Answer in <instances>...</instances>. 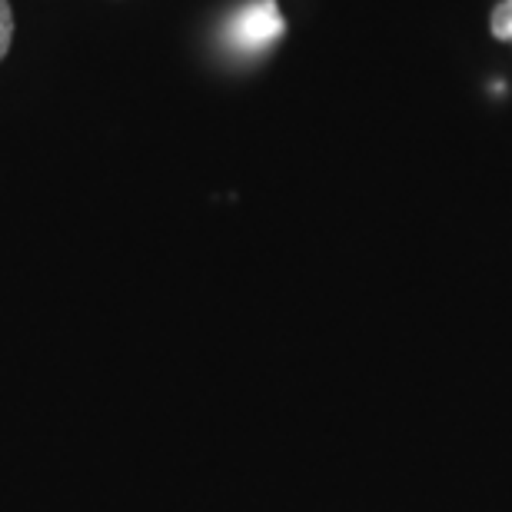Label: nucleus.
Here are the masks:
<instances>
[{
	"label": "nucleus",
	"mask_w": 512,
	"mask_h": 512,
	"mask_svg": "<svg viewBox=\"0 0 512 512\" xmlns=\"http://www.w3.org/2000/svg\"><path fill=\"white\" fill-rule=\"evenodd\" d=\"M10 44H14V7L10 0H0V60L7 57Z\"/></svg>",
	"instance_id": "nucleus-2"
},
{
	"label": "nucleus",
	"mask_w": 512,
	"mask_h": 512,
	"mask_svg": "<svg viewBox=\"0 0 512 512\" xmlns=\"http://www.w3.org/2000/svg\"><path fill=\"white\" fill-rule=\"evenodd\" d=\"M240 40L247 47H263V44H270V40L280 34V27H283V20L280 14H276V4L273 0H260V4H253L247 7L240 14Z\"/></svg>",
	"instance_id": "nucleus-1"
},
{
	"label": "nucleus",
	"mask_w": 512,
	"mask_h": 512,
	"mask_svg": "<svg viewBox=\"0 0 512 512\" xmlns=\"http://www.w3.org/2000/svg\"><path fill=\"white\" fill-rule=\"evenodd\" d=\"M493 37L496 40H512V7H509V0H503V4L493 10Z\"/></svg>",
	"instance_id": "nucleus-3"
},
{
	"label": "nucleus",
	"mask_w": 512,
	"mask_h": 512,
	"mask_svg": "<svg viewBox=\"0 0 512 512\" xmlns=\"http://www.w3.org/2000/svg\"><path fill=\"white\" fill-rule=\"evenodd\" d=\"M509 7H512V0H509Z\"/></svg>",
	"instance_id": "nucleus-4"
}]
</instances>
